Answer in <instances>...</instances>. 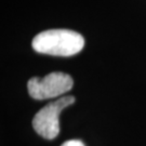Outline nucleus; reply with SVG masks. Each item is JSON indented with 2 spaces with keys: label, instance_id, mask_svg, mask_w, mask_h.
<instances>
[{
  "label": "nucleus",
  "instance_id": "obj_4",
  "mask_svg": "<svg viewBox=\"0 0 146 146\" xmlns=\"http://www.w3.org/2000/svg\"><path fill=\"white\" fill-rule=\"evenodd\" d=\"M61 146H84V144L79 140H68L64 142Z\"/></svg>",
  "mask_w": 146,
  "mask_h": 146
},
{
  "label": "nucleus",
  "instance_id": "obj_1",
  "mask_svg": "<svg viewBox=\"0 0 146 146\" xmlns=\"http://www.w3.org/2000/svg\"><path fill=\"white\" fill-rule=\"evenodd\" d=\"M31 46L38 53L72 56L84 49V39L79 33L70 29H49L38 34Z\"/></svg>",
  "mask_w": 146,
  "mask_h": 146
},
{
  "label": "nucleus",
  "instance_id": "obj_3",
  "mask_svg": "<svg viewBox=\"0 0 146 146\" xmlns=\"http://www.w3.org/2000/svg\"><path fill=\"white\" fill-rule=\"evenodd\" d=\"M73 103H75L74 96L64 95L42 107L33 119L35 131L46 140L55 139L60 133V114L64 108Z\"/></svg>",
  "mask_w": 146,
  "mask_h": 146
},
{
  "label": "nucleus",
  "instance_id": "obj_2",
  "mask_svg": "<svg viewBox=\"0 0 146 146\" xmlns=\"http://www.w3.org/2000/svg\"><path fill=\"white\" fill-rule=\"evenodd\" d=\"M74 86L73 78L68 74L53 72L44 77H33L27 82L28 93L35 100H47L64 96Z\"/></svg>",
  "mask_w": 146,
  "mask_h": 146
}]
</instances>
